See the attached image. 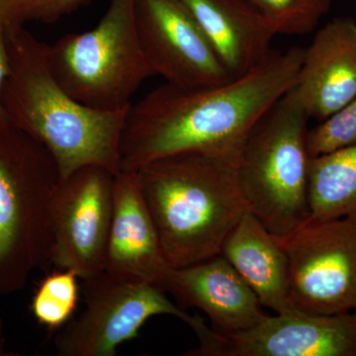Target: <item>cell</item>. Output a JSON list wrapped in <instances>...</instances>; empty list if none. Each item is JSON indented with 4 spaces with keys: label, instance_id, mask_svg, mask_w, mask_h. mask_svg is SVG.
I'll use <instances>...</instances> for the list:
<instances>
[{
    "label": "cell",
    "instance_id": "6da1fadb",
    "mask_svg": "<svg viewBox=\"0 0 356 356\" xmlns=\"http://www.w3.org/2000/svg\"><path fill=\"white\" fill-rule=\"evenodd\" d=\"M305 49L271 50L245 76L203 88L165 83L131 105L122 132L121 172L156 159L201 152L238 161L248 133L296 86Z\"/></svg>",
    "mask_w": 356,
    "mask_h": 356
},
{
    "label": "cell",
    "instance_id": "7a4b0ae2",
    "mask_svg": "<svg viewBox=\"0 0 356 356\" xmlns=\"http://www.w3.org/2000/svg\"><path fill=\"white\" fill-rule=\"evenodd\" d=\"M10 72L2 113L51 154L60 178L86 166L121 172L120 145L127 111L89 108L70 97L51 74L46 44L25 26L6 28Z\"/></svg>",
    "mask_w": 356,
    "mask_h": 356
},
{
    "label": "cell",
    "instance_id": "3957f363",
    "mask_svg": "<svg viewBox=\"0 0 356 356\" xmlns=\"http://www.w3.org/2000/svg\"><path fill=\"white\" fill-rule=\"evenodd\" d=\"M136 172L172 268L221 254L227 236L248 212L232 159L187 152L156 159Z\"/></svg>",
    "mask_w": 356,
    "mask_h": 356
},
{
    "label": "cell",
    "instance_id": "277c9868",
    "mask_svg": "<svg viewBox=\"0 0 356 356\" xmlns=\"http://www.w3.org/2000/svg\"><path fill=\"white\" fill-rule=\"evenodd\" d=\"M60 170L51 154L0 114V294L24 289L53 257V202Z\"/></svg>",
    "mask_w": 356,
    "mask_h": 356
},
{
    "label": "cell",
    "instance_id": "5b68a950",
    "mask_svg": "<svg viewBox=\"0 0 356 356\" xmlns=\"http://www.w3.org/2000/svg\"><path fill=\"white\" fill-rule=\"evenodd\" d=\"M309 119L293 88L254 124L236 161L248 212L277 238L310 217Z\"/></svg>",
    "mask_w": 356,
    "mask_h": 356
},
{
    "label": "cell",
    "instance_id": "8992f818",
    "mask_svg": "<svg viewBox=\"0 0 356 356\" xmlns=\"http://www.w3.org/2000/svg\"><path fill=\"white\" fill-rule=\"evenodd\" d=\"M46 58L70 97L99 111H127L132 96L154 76L138 37L134 0H110L92 30L46 44Z\"/></svg>",
    "mask_w": 356,
    "mask_h": 356
},
{
    "label": "cell",
    "instance_id": "52a82bcc",
    "mask_svg": "<svg viewBox=\"0 0 356 356\" xmlns=\"http://www.w3.org/2000/svg\"><path fill=\"white\" fill-rule=\"evenodd\" d=\"M152 283L126 280L102 271L83 280L86 309L55 339L58 356H116L122 343L135 339L149 318L175 316L194 332L205 323L175 305Z\"/></svg>",
    "mask_w": 356,
    "mask_h": 356
},
{
    "label": "cell",
    "instance_id": "ba28073f",
    "mask_svg": "<svg viewBox=\"0 0 356 356\" xmlns=\"http://www.w3.org/2000/svg\"><path fill=\"white\" fill-rule=\"evenodd\" d=\"M289 261V303L308 314L356 311V222L315 219L280 238Z\"/></svg>",
    "mask_w": 356,
    "mask_h": 356
},
{
    "label": "cell",
    "instance_id": "9c48e42d",
    "mask_svg": "<svg viewBox=\"0 0 356 356\" xmlns=\"http://www.w3.org/2000/svg\"><path fill=\"white\" fill-rule=\"evenodd\" d=\"M115 175L100 166H86L60 179L53 202L55 268L74 271L81 280L104 271Z\"/></svg>",
    "mask_w": 356,
    "mask_h": 356
},
{
    "label": "cell",
    "instance_id": "30bf717a",
    "mask_svg": "<svg viewBox=\"0 0 356 356\" xmlns=\"http://www.w3.org/2000/svg\"><path fill=\"white\" fill-rule=\"evenodd\" d=\"M188 356H356V311L322 315L291 310L248 331L208 329Z\"/></svg>",
    "mask_w": 356,
    "mask_h": 356
},
{
    "label": "cell",
    "instance_id": "8fae6325",
    "mask_svg": "<svg viewBox=\"0 0 356 356\" xmlns=\"http://www.w3.org/2000/svg\"><path fill=\"white\" fill-rule=\"evenodd\" d=\"M136 29L154 76L180 88L232 81L182 0H134Z\"/></svg>",
    "mask_w": 356,
    "mask_h": 356
},
{
    "label": "cell",
    "instance_id": "7c38bea8",
    "mask_svg": "<svg viewBox=\"0 0 356 356\" xmlns=\"http://www.w3.org/2000/svg\"><path fill=\"white\" fill-rule=\"evenodd\" d=\"M172 268L163 254L137 172L117 173L104 271L161 288Z\"/></svg>",
    "mask_w": 356,
    "mask_h": 356
},
{
    "label": "cell",
    "instance_id": "4fadbf2b",
    "mask_svg": "<svg viewBox=\"0 0 356 356\" xmlns=\"http://www.w3.org/2000/svg\"><path fill=\"white\" fill-rule=\"evenodd\" d=\"M161 289L182 306L203 311L219 334L248 331L266 316L252 288L222 254L170 269Z\"/></svg>",
    "mask_w": 356,
    "mask_h": 356
},
{
    "label": "cell",
    "instance_id": "5bb4252c",
    "mask_svg": "<svg viewBox=\"0 0 356 356\" xmlns=\"http://www.w3.org/2000/svg\"><path fill=\"white\" fill-rule=\"evenodd\" d=\"M310 118L325 120L356 97V21L334 18L304 53L294 86Z\"/></svg>",
    "mask_w": 356,
    "mask_h": 356
},
{
    "label": "cell",
    "instance_id": "9a60e30c",
    "mask_svg": "<svg viewBox=\"0 0 356 356\" xmlns=\"http://www.w3.org/2000/svg\"><path fill=\"white\" fill-rule=\"evenodd\" d=\"M232 79L245 76L270 53L274 34L245 0H182Z\"/></svg>",
    "mask_w": 356,
    "mask_h": 356
},
{
    "label": "cell",
    "instance_id": "2e32d148",
    "mask_svg": "<svg viewBox=\"0 0 356 356\" xmlns=\"http://www.w3.org/2000/svg\"><path fill=\"white\" fill-rule=\"evenodd\" d=\"M252 288L262 307L276 314L293 310L289 303V261L280 238L245 213L229 233L221 254Z\"/></svg>",
    "mask_w": 356,
    "mask_h": 356
},
{
    "label": "cell",
    "instance_id": "e0dca14e",
    "mask_svg": "<svg viewBox=\"0 0 356 356\" xmlns=\"http://www.w3.org/2000/svg\"><path fill=\"white\" fill-rule=\"evenodd\" d=\"M310 217L356 222V144L311 158Z\"/></svg>",
    "mask_w": 356,
    "mask_h": 356
},
{
    "label": "cell",
    "instance_id": "ac0fdd59",
    "mask_svg": "<svg viewBox=\"0 0 356 356\" xmlns=\"http://www.w3.org/2000/svg\"><path fill=\"white\" fill-rule=\"evenodd\" d=\"M79 276L70 269H57L35 290L30 310L37 322L50 331L70 322L79 300Z\"/></svg>",
    "mask_w": 356,
    "mask_h": 356
},
{
    "label": "cell",
    "instance_id": "d6986e66",
    "mask_svg": "<svg viewBox=\"0 0 356 356\" xmlns=\"http://www.w3.org/2000/svg\"><path fill=\"white\" fill-rule=\"evenodd\" d=\"M275 35L305 36L329 13L332 0H245Z\"/></svg>",
    "mask_w": 356,
    "mask_h": 356
},
{
    "label": "cell",
    "instance_id": "ffe728a7",
    "mask_svg": "<svg viewBox=\"0 0 356 356\" xmlns=\"http://www.w3.org/2000/svg\"><path fill=\"white\" fill-rule=\"evenodd\" d=\"M91 0H0V16L6 28L40 22L51 24L76 13Z\"/></svg>",
    "mask_w": 356,
    "mask_h": 356
},
{
    "label": "cell",
    "instance_id": "44dd1931",
    "mask_svg": "<svg viewBox=\"0 0 356 356\" xmlns=\"http://www.w3.org/2000/svg\"><path fill=\"white\" fill-rule=\"evenodd\" d=\"M356 144V97L353 102L309 130L311 158Z\"/></svg>",
    "mask_w": 356,
    "mask_h": 356
},
{
    "label": "cell",
    "instance_id": "7402d4cb",
    "mask_svg": "<svg viewBox=\"0 0 356 356\" xmlns=\"http://www.w3.org/2000/svg\"><path fill=\"white\" fill-rule=\"evenodd\" d=\"M10 72V60H9L8 48L6 41V25L0 16V114L2 113L1 92L4 83Z\"/></svg>",
    "mask_w": 356,
    "mask_h": 356
},
{
    "label": "cell",
    "instance_id": "603a6c76",
    "mask_svg": "<svg viewBox=\"0 0 356 356\" xmlns=\"http://www.w3.org/2000/svg\"><path fill=\"white\" fill-rule=\"evenodd\" d=\"M16 353H13L7 348L6 334H4L3 320L0 317V356H15Z\"/></svg>",
    "mask_w": 356,
    "mask_h": 356
}]
</instances>
